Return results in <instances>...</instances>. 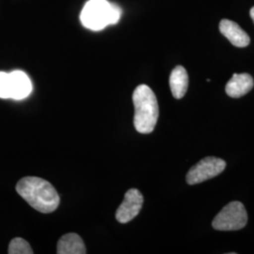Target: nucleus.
Returning <instances> with one entry per match:
<instances>
[{"mask_svg":"<svg viewBox=\"0 0 254 254\" xmlns=\"http://www.w3.org/2000/svg\"><path fill=\"white\" fill-rule=\"evenodd\" d=\"M0 98H10V82L9 73L0 72Z\"/></svg>","mask_w":254,"mask_h":254,"instance_id":"obj_13","label":"nucleus"},{"mask_svg":"<svg viewBox=\"0 0 254 254\" xmlns=\"http://www.w3.org/2000/svg\"><path fill=\"white\" fill-rule=\"evenodd\" d=\"M254 81L249 73H234L225 87L226 93L232 98H240L252 91Z\"/></svg>","mask_w":254,"mask_h":254,"instance_id":"obj_9","label":"nucleus"},{"mask_svg":"<svg viewBox=\"0 0 254 254\" xmlns=\"http://www.w3.org/2000/svg\"><path fill=\"white\" fill-rule=\"evenodd\" d=\"M219 31L236 47H246L251 43L250 36L234 21L228 19L221 20L219 23Z\"/></svg>","mask_w":254,"mask_h":254,"instance_id":"obj_7","label":"nucleus"},{"mask_svg":"<svg viewBox=\"0 0 254 254\" xmlns=\"http://www.w3.org/2000/svg\"><path fill=\"white\" fill-rule=\"evenodd\" d=\"M16 191L27 203L37 211L48 214L59 207L60 196L49 182L39 177L22 178L16 185Z\"/></svg>","mask_w":254,"mask_h":254,"instance_id":"obj_1","label":"nucleus"},{"mask_svg":"<svg viewBox=\"0 0 254 254\" xmlns=\"http://www.w3.org/2000/svg\"><path fill=\"white\" fill-rule=\"evenodd\" d=\"M57 253L59 254H85L87 253L81 237L73 234H66L58 242Z\"/></svg>","mask_w":254,"mask_h":254,"instance_id":"obj_10","label":"nucleus"},{"mask_svg":"<svg viewBox=\"0 0 254 254\" xmlns=\"http://www.w3.org/2000/svg\"><path fill=\"white\" fill-rule=\"evenodd\" d=\"M143 196L140 191L131 189L125 195V199L116 211V219L120 223H127L136 218L142 208Z\"/></svg>","mask_w":254,"mask_h":254,"instance_id":"obj_6","label":"nucleus"},{"mask_svg":"<svg viewBox=\"0 0 254 254\" xmlns=\"http://www.w3.org/2000/svg\"><path fill=\"white\" fill-rule=\"evenodd\" d=\"M226 168V162L215 156H208L194 165L187 174L189 185H197L212 179L222 173Z\"/></svg>","mask_w":254,"mask_h":254,"instance_id":"obj_5","label":"nucleus"},{"mask_svg":"<svg viewBox=\"0 0 254 254\" xmlns=\"http://www.w3.org/2000/svg\"><path fill=\"white\" fill-rule=\"evenodd\" d=\"M248 214L240 201H232L224 206L215 217L212 226L218 231H237L245 227Z\"/></svg>","mask_w":254,"mask_h":254,"instance_id":"obj_4","label":"nucleus"},{"mask_svg":"<svg viewBox=\"0 0 254 254\" xmlns=\"http://www.w3.org/2000/svg\"><path fill=\"white\" fill-rule=\"evenodd\" d=\"M250 14H251V17H252V19H253V21H254V7H253V8L251 9Z\"/></svg>","mask_w":254,"mask_h":254,"instance_id":"obj_14","label":"nucleus"},{"mask_svg":"<svg viewBox=\"0 0 254 254\" xmlns=\"http://www.w3.org/2000/svg\"><path fill=\"white\" fill-rule=\"evenodd\" d=\"M170 87L175 99H181L189 88V74L183 66H176L170 75Z\"/></svg>","mask_w":254,"mask_h":254,"instance_id":"obj_11","label":"nucleus"},{"mask_svg":"<svg viewBox=\"0 0 254 254\" xmlns=\"http://www.w3.org/2000/svg\"><path fill=\"white\" fill-rule=\"evenodd\" d=\"M135 107L134 126L136 131L141 134H150L156 126L159 108L154 91L147 85H139L133 93Z\"/></svg>","mask_w":254,"mask_h":254,"instance_id":"obj_2","label":"nucleus"},{"mask_svg":"<svg viewBox=\"0 0 254 254\" xmlns=\"http://www.w3.org/2000/svg\"><path fill=\"white\" fill-rule=\"evenodd\" d=\"M122 15L117 5L108 0H89L80 14L82 25L93 31H99L105 27L115 25Z\"/></svg>","mask_w":254,"mask_h":254,"instance_id":"obj_3","label":"nucleus"},{"mask_svg":"<svg viewBox=\"0 0 254 254\" xmlns=\"http://www.w3.org/2000/svg\"><path fill=\"white\" fill-rule=\"evenodd\" d=\"M9 254H32L33 251L28 242L23 238H13L9 245Z\"/></svg>","mask_w":254,"mask_h":254,"instance_id":"obj_12","label":"nucleus"},{"mask_svg":"<svg viewBox=\"0 0 254 254\" xmlns=\"http://www.w3.org/2000/svg\"><path fill=\"white\" fill-rule=\"evenodd\" d=\"M10 98L13 100H23L32 91V84L27 73L22 71L9 73Z\"/></svg>","mask_w":254,"mask_h":254,"instance_id":"obj_8","label":"nucleus"}]
</instances>
